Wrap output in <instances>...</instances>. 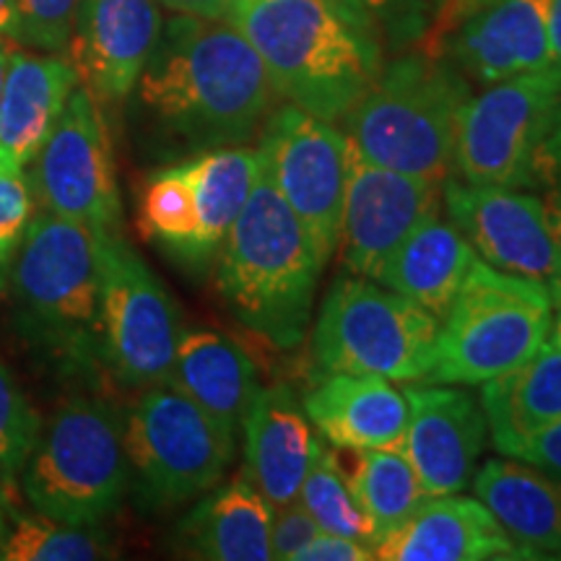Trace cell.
<instances>
[{
	"mask_svg": "<svg viewBox=\"0 0 561 561\" xmlns=\"http://www.w3.org/2000/svg\"><path fill=\"white\" fill-rule=\"evenodd\" d=\"M133 91L159 159L250 144L276 102L261 55L234 24L185 13L161 24Z\"/></svg>",
	"mask_w": 561,
	"mask_h": 561,
	"instance_id": "obj_1",
	"label": "cell"
},
{
	"mask_svg": "<svg viewBox=\"0 0 561 561\" xmlns=\"http://www.w3.org/2000/svg\"><path fill=\"white\" fill-rule=\"evenodd\" d=\"M100 231L34 210L13 261L11 325L42 367L91 380L100 356Z\"/></svg>",
	"mask_w": 561,
	"mask_h": 561,
	"instance_id": "obj_2",
	"label": "cell"
},
{
	"mask_svg": "<svg viewBox=\"0 0 561 561\" xmlns=\"http://www.w3.org/2000/svg\"><path fill=\"white\" fill-rule=\"evenodd\" d=\"M214 268L216 291L248 331L284 351L305 341L325 265L265 164Z\"/></svg>",
	"mask_w": 561,
	"mask_h": 561,
	"instance_id": "obj_3",
	"label": "cell"
},
{
	"mask_svg": "<svg viewBox=\"0 0 561 561\" xmlns=\"http://www.w3.org/2000/svg\"><path fill=\"white\" fill-rule=\"evenodd\" d=\"M229 24L261 55L276 96L320 121H343L382 68L375 32L325 0H234Z\"/></svg>",
	"mask_w": 561,
	"mask_h": 561,
	"instance_id": "obj_4",
	"label": "cell"
},
{
	"mask_svg": "<svg viewBox=\"0 0 561 561\" xmlns=\"http://www.w3.org/2000/svg\"><path fill=\"white\" fill-rule=\"evenodd\" d=\"M471 89L437 55H403L380 68L367 94L343 117L348 144L385 170L445 182Z\"/></svg>",
	"mask_w": 561,
	"mask_h": 561,
	"instance_id": "obj_5",
	"label": "cell"
},
{
	"mask_svg": "<svg viewBox=\"0 0 561 561\" xmlns=\"http://www.w3.org/2000/svg\"><path fill=\"white\" fill-rule=\"evenodd\" d=\"M19 489L39 515L102 525L121 510L130 489L123 413L91 392L62 398L42 421Z\"/></svg>",
	"mask_w": 561,
	"mask_h": 561,
	"instance_id": "obj_6",
	"label": "cell"
},
{
	"mask_svg": "<svg viewBox=\"0 0 561 561\" xmlns=\"http://www.w3.org/2000/svg\"><path fill=\"white\" fill-rule=\"evenodd\" d=\"M551 297L533 280L476 257L450 310L439 320L424 382L483 385L530 359L549 341Z\"/></svg>",
	"mask_w": 561,
	"mask_h": 561,
	"instance_id": "obj_7",
	"label": "cell"
},
{
	"mask_svg": "<svg viewBox=\"0 0 561 561\" xmlns=\"http://www.w3.org/2000/svg\"><path fill=\"white\" fill-rule=\"evenodd\" d=\"M439 318L388 286L341 276L322 299L312 331L318 375H377L392 382H424L434 359Z\"/></svg>",
	"mask_w": 561,
	"mask_h": 561,
	"instance_id": "obj_8",
	"label": "cell"
},
{
	"mask_svg": "<svg viewBox=\"0 0 561 561\" xmlns=\"http://www.w3.org/2000/svg\"><path fill=\"white\" fill-rule=\"evenodd\" d=\"M237 437L170 385H151L125 413L130 494L144 512L191 504L224 481Z\"/></svg>",
	"mask_w": 561,
	"mask_h": 561,
	"instance_id": "obj_9",
	"label": "cell"
},
{
	"mask_svg": "<svg viewBox=\"0 0 561 561\" xmlns=\"http://www.w3.org/2000/svg\"><path fill=\"white\" fill-rule=\"evenodd\" d=\"M100 356L123 388L167 385L182 333L180 310L121 231H100Z\"/></svg>",
	"mask_w": 561,
	"mask_h": 561,
	"instance_id": "obj_10",
	"label": "cell"
},
{
	"mask_svg": "<svg viewBox=\"0 0 561 561\" xmlns=\"http://www.w3.org/2000/svg\"><path fill=\"white\" fill-rule=\"evenodd\" d=\"M561 125V70L491 83L468 96L455 136L453 170L471 185L528 187L533 161Z\"/></svg>",
	"mask_w": 561,
	"mask_h": 561,
	"instance_id": "obj_11",
	"label": "cell"
},
{
	"mask_svg": "<svg viewBox=\"0 0 561 561\" xmlns=\"http://www.w3.org/2000/svg\"><path fill=\"white\" fill-rule=\"evenodd\" d=\"M30 185L39 208L94 231H121L123 201L102 104L79 83L32 161Z\"/></svg>",
	"mask_w": 561,
	"mask_h": 561,
	"instance_id": "obj_12",
	"label": "cell"
},
{
	"mask_svg": "<svg viewBox=\"0 0 561 561\" xmlns=\"http://www.w3.org/2000/svg\"><path fill=\"white\" fill-rule=\"evenodd\" d=\"M257 149L278 193L305 224L322 265H328L341 240L348 164L346 133L297 104L284 102L265 117Z\"/></svg>",
	"mask_w": 561,
	"mask_h": 561,
	"instance_id": "obj_13",
	"label": "cell"
},
{
	"mask_svg": "<svg viewBox=\"0 0 561 561\" xmlns=\"http://www.w3.org/2000/svg\"><path fill=\"white\" fill-rule=\"evenodd\" d=\"M442 203L483 263L533 280L549 294L553 310L561 307V242L538 195L447 178Z\"/></svg>",
	"mask_w": 561,
	"mask_h": 561,
	"instance_id": "obj_14",
	"label": "cell"
},
{
	"mask_svg": "<svg viewBox=\"0 0 561 561\" xmlns=\"http://www.w3.org/2000/svg\"><path fill=\"white\" fill-rule=\"evenodd\" d=\"M442 182L385 170L348 144L339 250L348 273L375 280L405 237L442 206Z\"/></svg>",
	"mask_w": 561,
	"mask_h": 561,
	"instance_id": "obj_15",
	"label": "cell"
},
{
	"mask_svg": "<svg viewBox=\"0 0 561 561\" xmlns=\"http://www.w3.org/2000/svg\"><path fill=\"white\" fill-rule=\"evenodd\" d=\"M439 11L453 66L479 87L553 68L546 0H447Z\"/></svg>",
	"mask_w": 561,
	"mask_h": 561,
	"instance_id": "obj_16",
	"label": "cell"
},
{
	"mask_svg": "<svg viewBox=\"0 0 561 561\" xmlns=\"http://www.w3.org/2000/svg\"><path fill=\"white\" fill-rule=\"evenodd\" d=\"M161 24L157 0H81L68 58L102 107L121 104L133 94L157 47Z\"/></svg>",
	"mask_w": 561,
	"mask_h": 561,
	"instance_id": "obj_17",
	"label": "cell"
},
{
	"mask_svg": "<svg viewBox=\"0 0 561 561\" xmlns=\"http://www.w3.org/2000/svg\"><path fill=\"white\" fill-rule=\"evenodd\" d=\"M409 430L403 455L416 471L426 496L460 494L471 486L486 442V416L471 392L426 382L409 388Z\"/></svg>",
	"mask_w": 561,
	"mask_h": 561,
	"instance_id": "obj_18",
	"label": "cell"
},
{
	"mask_svg": "<svg viewBox=\"0 0 561 561\" xmlns=\"http://www.w3.org/2000/svg\"><path fill=\"white\" fill-rule=\"evenodd\" d=\"M385 561H512L528 559L481 500L426 496L392 536L375 546Z\"/></svg>",
	"mask_w": 561,
	"mask_h": 561,
	"instance_id": "obj_19",
	"label": "cell"
},
{
	"mask_svg": "<svg viewBox=\"0 0 561 561\" xmlns=\"http://www.w3.org/2000/svg\"><path fill=\"white\" fill-rule=\"evenodd\" d=\"M305 413L333 447L401 450L409 430V398L377 375H318L307 390Z\"/></svg>",
	"mask_w": 561,
	"mask_h": 561,
	"instance_id": "obj_20",
	"label": "cell"
},
{
	"mask_svg": "<svg viewBox=\"0 0 561 561\" xmlns=\"http://www.w3.org/2000/svg\"><path fill=\"white\" fill-rule=\"evenodd\" d=\"M244 473L271 507L299 500L301 481L318 453L305 405L289 385L257 388L242 421Z\"/></svg>",
	"mask_w": 561,
	"mask_h": 561,
	"instance_id": "obj_21",
	"label": "cell"
},
{
	"mask_svg": "<svg viewBox=\"0 0 561 561\" xmlns=\"http://www.w3.org/2000/svg\"><path fill=\"white\" fill-rule=\"evenodd\" d=\"M79 83L68 55L11 50L0 96V170H30Z\"/></svg>",
	"mask_w": 561,
	"mask_h": 561,
	"instance_id": "obj_22",
	"label": "cell"
},
{
	"mask_svg": "<svg viewBox=\"0 0 561 561\" xmlns=\"http://www.w3.org/2000/svg\"><path fill=\"white\" fill-rule=\"evenodd\" d=\"M271 512L268 500L242 471L198 496L172 533V551L201 561H268Z\"/></svg>",
	"mask_w": 561,
	"mask_h": 561,
	"instance_id": "obj_23",
	"label": "cell"
},
{
	"mask_svg": "<svg viewBox=\"0 0 561 561\" xmlns=\"http://www.w3.org/2000/svg\"><path fill=\"white\" fill-rule=\"evenodd\" d=\"M471 483L528 559H561V476L504 455L483 462Z\"/></svg>",
	"mask_w": 561,
	"mask_h": 561,
	"instance_id": "obj_24",
	"label": "cell"
},
{
	"mask_svg": "<svg viewBox=\"0 0 561 561\" xmlns=\"http://www.w3.org/2000/svg\"><path fill=\"white\" fill-rule=\"evenodd\" d=\"M170 388L237 437L257 385L255 362L229 335L206 328H182L170 371Z\"/></svg>",
	"mask_w": 561,
	"mask_h": 561,
	"instance_id": "obj_25",
	"label": "cell"
},
{
	"mask_svg": "<svg viewBox=\"0 0 561 561\" xmlns=\"http://www.w3.org/2000/svg\"><path fill=\"white\" fill-rule=\"evenodd\" d=\"M476 257L471 242L437 208L398 244L375 280L442 320Z\"/></svg>",
	"mask_w": 561,
	"mask_h": 561,
	"instance_id": "obj_26",
	"label": "cell"
},
{
	"mask_svg": "<svg viewBox=\"0 0 561 561\" xmlns=\"http://www.w3.org/2000/svg\"><path fill=\"white\" fill-rule=\"evenodd\" d=\"M180 161L191 174L195 206H198V231H195L191 255L182 271L201 278L214 271L224 237L240 216L261 174L263 153L257 146L244 144L201 151Z\"/></svg>",
	"mask_w": 561,
	"mask_h": 561,
	"instance_id": "obj_27",
	"label": "cell"
},
{
	"mask_svg": "<svg viewBox=\"0 0 561 561\" xmlns=\"http://www.w3.org/2000/svg\"><path fill=\"white\" fill-rule=\"evenodd\" d=\"M481 409L500 453L561 419V348L546 341L530 359L483 382Z\"/></svg>",
	"mask_w": 561,
	"mask_h": 561,
	"instance_id": "obj_28",
	"label": "cell"
},
{
	"mask_svg": "<svg viewBox=\"0 0 561 561\" xmlns=\"http://www.w3.org/2000/svg\"><path fill=\"white\" fill-rule=\"evenodd\" d=\"M343 476L369 517L375 546L392 536L426 500L403 450H348L335 447Z\"/></svg>",
	"mask_w": 561,
	"mask_h": 561,
	"instance_id": "obj_29",
	"label": "cell"
},
{
	"mask_svg": "<svg viewBox=\"0 0 561 561\" xmlns=\"http://www.w3.org/2000/svg\"><path fill=\"white\" fill-rule=\"evenodd\" d=\"M117 543L102 525H70L9 510V536L0 561H100L115 559Z\"/></svg>",
	"mask_w": 561,
	"mask_h": 561,
	"instance_id": "obj_30",
	"label": "cell"
},
{
	"mask_svg": "<svg viewBox=\"0 0 561 561\" xmlns=\"http://www.w3.org/2000/svg\"><path fill=\"white\" fill-rule=\"evenodd\" d=\"M140 231L149 242L185 268L195 231H198V206L195 187L182 161L161 167L146 182L140 195Z\"/></svg>",
	"mask_w": 561,
	"mask_h": 561,
	"instance_id": "obj_31",
	"label": "cell"
},
{
	"mask_svg": "<svg viewBox=\"0 0 561 561\" xmlns=\"http://www.w3.org/2000/svg\"><path fill=\"white\" fill-rule=\"evenodd\" d=\"M299 502L305 504V510L310 512L322 533L367 543L375 551L369 517L364 515L359 500L351 491L346 476H343L339 460H335V453L322 442L310 468H307L305 481H301Z\"/></svg>",
	"mask_w": 561,
	"mask_h": 561,
	"instance_id": "obj_32",
	"label": "cell"
},
{
	"mask_svg": "<svg viewBox=\"0 0 561 561\" xmlns=\"http://www.w3.org/2000/svg\"><path fill=\"white\" fill-rule=\"evenodd\" d=\"M42 416L9 364L0 359V483L16 491L19 473L39 437Z\"/></svg>",
	"mask_w": 561,
	"mask_h": 561,
	"instance_id": "obj_33",
	"label": "cell"
},
{
	"mask_svg": "<svg viewBox=\"0 0 561 561\" xmlns=\"http://www.w3.org/2000/svg\"><path fill=\"white\" fill-rule=\"evenodd\" d=\"M34 216V193L26 170H0V291H5L13 261Z\"/></svg>",
	"mask_w": 561,
	"mask_h": 561,
	"instance_id": "obj_34",
	"label": "cell"
},
{
	"mask_svg": "<svg viewBox=\"0 0 561 561\" xmlns=\"http://www.w3.org/2000/svg\"><path fill=\"white\" fill-rule=\"evenodd\" d=\"M81 0H16L19 47L66 53Z\"/></svg>",
	"mask_w": 561,
	"mask_h": 561,
	"instance_id": "obj_35",
	"label": "cell"
},
{
	"mask_svg": "<svg viewBox=\"0 0 561 561\" xmlns=\"http://www.w3.org/2000/svg\"><path fill=\"white\" fill-rule=\"evenodd\" d=\"M271 551L273 559L280 561H294L301 546L320 533L318 523L312 520L310 512L305 510V504L294 500L289 504H278L271 507Z\"/></svg>",
	"mask_w": 561,
	"mask_h": 561,
	"instance_id": "obj_36",
	"label": "cell"
},
{
	"mask_svg": "<svg viewBox=\"0 0 561 561\" xmlns=\"http://www.w3.org/2000/svg\"><path fill=\"white\" fill-rule=\"evenodd\" d=\"M507 458H517L530 462V466L543 468V471L561 476V419L551 421L543 430L533 432L530 437L512 442L502 450Z\"/></svg>",
	"mask_w": 561,
	"mask_h": 561,
	"instance_id": "obj_37",
	"label": "cell"
},
{
	"mask_svg": "<svg viewBox=\"0 0 561 561\" xmlns=\"http://www.w3.org/2000/svg\"><path fill=\"white\" fill-rule=\"evenodd\" d=\"M375 551L367 543L351 541V538L333 536V533H318L301 549L294 553V561H369Z\"/></svg>",
	"mask_w": 561,
	"mask_h": 561,
	"instance_id": "obj_38",
	"label": "cell"
},
{
	"mask_svg": "<svg viewBox=\"0 0 561 561\" xmlns=\"http://www.w3.org/2000/svg\"><path fill=\"white\" fill-rule=\"evenodd\" d=\"M157 3L174 13L214 21H229L231 9H234V0H157Z\"/></svg>",
	"mask_w": 561,
	"mask_h": 561,
	"instance_id": "obj_39",
	"label": "cell"
},
{
	"mask_svg": "<svg viewBox=\"0 0 561 561\" xmlns=\"http://www.w3.org/2000/svg\"><path fill=\"white\" fill-rule=\"evenodd\" d=\"M325 3H331L335 11L343 13L351 24L362 26V30L367 32H375V16H371V11L367 9L364 0H325Z\"/></svg>",
	"mask_w": 561,
	"mask_h": 561,
	"instance_id": "obj_40",
	"label": "cell"
},
{
	"mask_svg": "<svg viewBox=\"0 0 561 561\" xmlns=\"http://www.w3.org/2000/svg\"><path fill=\"white\" fill-rule=\"evenodd\" d=\"M546 16H549L553 68L561 70V0H546Z\"/></svg>",
	"mask_w": 561,
	"mask_h": 561,
	"instance_id": "obj_41",
	"label": "cell"
},
{
	"mask_svg": "<svg viewBox=\"0 0 561 561\" xmlns=\"http://www.w3.org/2000/svg\"><path fill=\"white\" fill-rule=\"evenodd\" d=\"M0 39L19 45L16 0H0Z\"/></svg>",
	"mask_w": 561,
	"mask_h": 561,
	"instance_id": "obj_42",
	"label": "cell"
},
{
	"mask_svg": "<svg viewBox=\"0 0 561 561\" xmlns=\"http://www.w3.org/2000/svg\"><path fill=\"white\" fill-rule=\"evenodd\" d=\"M543 193H546V201H543L546 214H549L551 227H553V231H557V237L561 242V180L553 182L551 187H546Z\"/></svg>",
	"mask_w": 561,
	"mask_h": 561,
	"instance_id": "obj_43",
	"label": "cell"
},
{
	"mask_svg": "<svg viewBox=\"0 0 561 561\" xmlns=\"http://www.w3.org/2000/svg\"><path fill=\"white\" fill-rule=\"evenodd\" d=\"M11 50H13V42L0 39V96H3V83H5V73H9Z\"/></svg>",
	"mask_w": 561,
	"mask_h": 561,
	"instance_id": "obj_44",
	"label": "cell"
},
{
	"mask_svg": "<svg viewBox=\"0 0 561 561\" xmlns=\"http://www.w3.org/2000/svg\"><path fill=\"white\" fill-rule=\"evenodd\" d=\"M364 3H367L371 16H388L396 9V0H364Z\"/></svg>",
	"mask_w": 561,
	"mask_h": 561,
	"instance_id": "obj_45",
	"label": "cell"
},
{
	"mask_svg": "<svg viewBox=\"0 0 561 561\" xmlns=\"http://www.w3.org/2000/svg\"><path fill=\"white\" fill-rule=\"evenodd\" d=\"M9 510L11 504H0V553H3L5 536H9Z\"/></svg>",
	"mask_w": 561,
	"mask_h": 561,
	"instance_id": "obj_46",
	"label": "cell"
},
{
	"mask_svg": "<svg viewBox=\"0 0 561 561\" xmlns=\"http://www.w3.org/2000/svg\"><path fill=\"white\" fill-rule=\"evenodd\" d=\"M549 341L553 346L561 348V307H557V318L551 320V331H549Z\"/></svg>",
	"mask_w": 561,
	"mask_h": 561,
	"instance_id": "obj_47",
	"label": "cell"
},
{
	"mask_svg": "<svg viewBox=\"0 0 561 561\" xmlns=\"http://www.w3.org/2000/svg\"><path fill=\"white\" fill-rule=\"evenodd\" d=\"M0 504H13V494L0 483Z\"/></svg>",
	"mask_w": 561,
	"mask_h": 561,
	"instance_id": "obj_48",
	"label": "cell"
},
{
	"mask_svg": "<svg viewBox=\"0 0 561 561\" xmlns=\"http://www.w3.org/2000/svg\"><path fill=\"white\" fill-rule=\"evenodd\" d=\"M434 3H437V5H439V9H442V5H445V0H434Z\"/></svg>",
	"mask_w": 561,
	"mask_h": 561,
	"instance_id": "obj_49",
	"label": "cell"
}]
</instances>
